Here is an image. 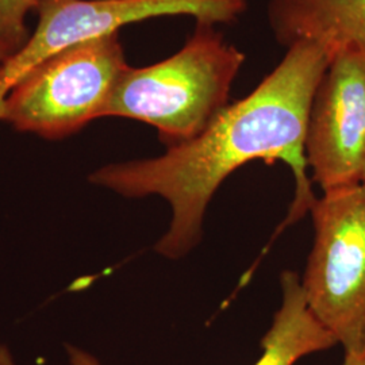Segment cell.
I'll return each instance as SVG.
<instances>
[{"label":"cell","instance_id":"6da1fadb","mask_svg":"<svg viewBox=\"0 0 365 365\" xmlns=\"http://www.w3.org/2000/svg\"><path fill=\"white\" fill-rule=\"evenodd\" d=\"M329 63L324 48L297 43L253 91L227 106L195 138L168 146L160 156L105 164L88 182L129 199L167 200L170 226L155 250L170 260L195 248L211 197L253 160L284 161L297 180L294 212L310 210L317 197L306 175L304 137L314 92Z\"/></svg>","mask_w":365,"mask_h":365},{"label":"cell","instance_id":"7a4b0ae2","mask_svg":"<svg viewBox=\"0 0 365 365\" xmlns=\"http://www.w3.org/2000/svg\"><path fill=\"white\" fill-rule=\"evenodd\" d=\"M247 56L227 42L217 25L196 22L175 54L152 66H128L110 92L101 118L148 123L167 148L190 141L229 106Z\"/></svg>","mask_w":365,"mask_h":365},{"label":"cell","instance_id":"3957f363","mask_svg":"<svg viewBox=\"0 0 365 365\" xmlns=\"http://www.w3.org/2000/svg\"><path fill=\"white\" fill-rule=\"evenodd\" d=\"M129 66L119 33L72 45L19 78L1 106L14 130L58 141L101 119L122 71Z\"/></svg>","mask_w":365,"mask_h":365},{"label":"cell","instance_id":"277c9868","mask_svg":"<svg viewBox=\"0 0 365 365\" xmlns=\"http://www.w3.org/2000/svg\"><path fill=\"white\" fill-rule=\"evenodd\" d=\"M314 245L300 282L314 317L345 352L365 348V184L324 192L309 210Z\"/></svg>","mask_w":365,"mask_h":365},{"label":"cell","instance_id":"5b68a950","mask_svg":"<svg viewBox=\"0 0 365 365\" xmlns=\"http://www.w3.org/2000/svg\"><path fill=\"white\" fill-rule=\"evenodd\" d=\"M248 10V0H45L26 43L0 72V114L14 84L53 54L88 39L161 16H191L196 22L230 25Z\"/></svg>","mask_w":365,"mask_h":365},{"label":"cell","instance_id":"8992f818","mask_svg":"<svg viewBox=\"0 0 365 365\" xmlns=\"http://www.w3.org/2000/svg\"><path fill=\"white\" fill-rule=\"evenodd\" d=\"M304 157L324 192L361 182L365 165V48L336 53L310 107Z\"/></svg>","mask_w":365,"mask_h":365},{"label":"cell","instance_id":"52a82bcc","mask_svg":"<svg viewBox=\"0 0 365 365\" xmlns=\"http://www.w3.org/2000/svg\"><path fill=\"white\" fill-rule=\"evenodd\" d=\"M267 21L279 45L314 43L330 58L365 48V0H269Z\"/></svg>","mask_w":365,"mask_h":365},{"label":"cell","instance_id":"ba28073f","mask_svg":"<svg viewBox=\"0 0 365 365\" xmlns=\"http://www.w3.org/2000/svg\"><path fill=\"white\" fill-rule=\"evenodd\" d=\"M336 337L310 312L298 274H282V306L261 339L255 365H294L302 357L333 348Z\"/></svg>","mask_w":365,"mask_h":365},{"label":"cell","instance_id":"9c48e42d","mask_svg":"<svg viewBox=\"0 0 365 365\" xmlns=\"http://www.w3.org/2000/svg\"><path fill=\"white\" fill-rule=\"evenodd\" d=\"M45 0H0V38L7 42L15 53L29 39L26 19L37 11Z\"/></svg>","mask_w":365,"mask_h":365},{"label":"cell","instance_id":"30bf717a","mask_svg":"<svg viewBox=\"0 0 365 365\" xmlns=\"http://www.w3.org/2000/svg\"><path fill=\"white\" fill-rule=\"evenodd\" d=\"M66 352H68V359L71 365H102L96 357L92 356L91 353L86 352L78 346L68 345ZM0 365H16L10 348L1 342H0Z\"/></svg>","mask_w":365,"mask_h":365},{"label":"cell","instance_id":"8fae6325","mask_svg":"<svg viewBox=\"0 0 365 365\" xmlns=\"http://www.w3.org/2000/svg\"><path fill=\"white\" fill-rule=\"evenodd\" d=\"M342 365H365V348L359 352H345Z\"/></svg>","mask_w":365,"mask_h":365},{"label":"cell","instance_id":"7c38bea8","mask_svg":"<svg viewBox=\"0 0 365 365\" xmlns=\"http://www.w3.org/2000/svg\"><path fill=\"white\" fill-rule=\"evenodd\" d=\"M15 51L13 48L4 42L3 39L0 38V72L3 71V68L6 66V63L9 61V58L13 56Z\"/></svg>","mask_w":365,"mask_h":365},{"label":"cell","instance_id":"4fadbf2b","mask_svg":"<svg viewBox=\"0 0 365 365\" xmlns=\"http://www.w3.org/2000/svg\"><path fill=\"white\" fill-rule=\"evenodd\" d=\"M361 182H363V184H365V165L364 170H363V176H361Z\"/></svg>","mask_w":365,"mask_h":365}]
</instances>
